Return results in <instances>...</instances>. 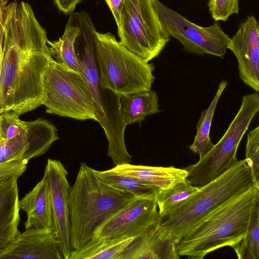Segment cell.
<instances>
[{"label":"cell","mask_w":259,"mask_h":259,"mask_svg":"<svg viewBox=\"0 0 259 259\" xmlns=\"http://www.w3.org/2000/svg\"><path fill=\"white\" fill-rule=\"evenodd\" d=\"M176 245L155 226L136 237L118 259H179Z\"/></svg>","instance_id":"16"},{"label":"cell","mask_w":259,"mask_h":259,"mask_svg":"<svg viewBox=\"0 0 259 259\" xmlns=\"http://www.w3.org/2000/svg\"><path fill=\"white\" fill-rule=\"evenodd\" d=\"M258 111V93L244 95L239 110L219 141L197 162L183 167L188 171L186 179L191 184L202 187L221 176L237 160L240 143Z\"/></svg>","instance_id":"8"},{"label":"cell","mask_w":259,"mask_h":259,"mask_svg":"<svg viewBox=\"0 0 259 259\" xmlns=\"http://www.w3.org/2000/svg\"><path fill=\"white\" fill-rule=\"evenodd\" d=\"M259 186L230 199L187 232L176 245L180 256L202 259L218 249L239 243L247 232Z\"/></svg>","instance_id":"3"},{"label":"cell","mask_w":259,"mask_h":259,"mask_svg":"<svg viewBox=\"0 0 259 259\" xmlns=\"http://www.w3.org/2000/svg\"><path fill=\"white\" fill-rule=\"evenodd\" d=\"M63 259L52 228L27 229L0 253V259Z\"/></svg>","instance_id":"15"},{"label":"cell","mask_w":259,"mask_h":259,"mask_svg":"<svg viewBox=\"0 0 259 259\" xmlns=\"http://www.w3.org/2000/svg\"><path fill=\"white\" fill-rule=\"evenodd\" d=\"M153 4L166 32L178 40L185 51L197 55L207 54L223 58L230 38L218 23L200 26L159 0H153Z\"/></svg>","instance_id":"10"},{"label":"cell","mask_w":259,"mask_h":259,"mask_svg":"<svg viewBox=\"0 0 259 259\" xmlns=\"http://www.w3.org/2000/svg\"><path fill=\"white\" fill-rule=\"evenodd\" d=\"M135 197L105 182L84 162L69 193L70 242L76 249L86 243L106 221Z\"/></svg>","instance_id":"2"},{"label":"cell","mask_w":259,"mask_h":259,"mask_svg":"<svg viewBox=\"0 0 259 259\" xmlns=\"http://www.w3.org/2000/svg\"><path fill=\"white\" fill-rule=\"evenodd\" d=\"M25 211V229L53 228V213L50 191L44 177L19 202Z\"/></svg>","instance_id":"18"},{"label":"cell","mask_w":259,"mask_h":259,"mask_svg":"<svg viewBox=\"0 0 259 259\" xmlns=\"http://www.w3.org/2000/svg\"><path fill=\"white\" fill-rule=\"evenodd\" d=\"M58 9L65 14H71L82 0H53Z\"/></svg>","instance_id":"31"},{"label":"cell","mask_w":259,"mask_h":259,"mask_svg":"<svg viewBox=\"0 0 259 259\" xmlns=\"http://www.w3.org/2000/svg\"><path fill=\"white\" fill-rule=\"evenodd\" d=\"M233 248L239 259L259 258V201L254 205L244 238Z\"/></svg>","instance_id":"26"},{"label":"cell","mask_w":259,"mask_h":259,"mask_svg":"<svg viewBox=\"0 0 259 259\" xmlns=\"http://www.w3.org/2000/svg\"><path fill=\"white\" fill-rule=\"evenodd\" d=\"M235 56L239 76L256 92H259V25L254 16L241 23L227 45Z\"/></svg>","instance_id":"14"},{"label":"cell","mask_w":259,"mask_h":259,"mask_svg":"<svg viewBox=\"0 0 259 259\" xmlns=\"http://www.w3.org/2000/svg\"><path fill=\"white\" fill-rule=\"evenodd\" d=\"M159 221L156 196L135 197L102 225L94 236L137 237Z\"/></svg>","instance_id":"12"},{"label":"cell","mask_w":259,"mask_h":259,"mask_svg":"<svg viewBox=\"0 0 259 259\" xmlns=\"http://www.w3.org/2000/svg\"><path fill=\"white\" fill-rule=\"evenodd\" d=\"M80 32V28L72 13L62 36L57 40H48L47 42L52 58L60 64L78 73H80V66L74 44Z\"/></svg>","instance_id":"22"},{"label":"cell","mask_w":259,"mask_h":259,"mask_svg":"<svg viewBox=\"0 0 259 259\" xmlns=\"http://www.w3.org/2000/svg\"><path fill=\"white\" fill-rule=\"evenodd\" d=\"M42 105L49 114L97 121L93 97L83 76L53 58L44 77Z\"/></svg>","instance_id":"7"},{"label":"cell","mask_w":259,"mask_h":259,"mask_svg":"<svg viewBox=\"0 0 259 259\" xmlns=\"http://www.w3.org/2000/svg\"><path fill=\"white\" fill-rule=\"evenodd\" d=\"M117 26L120 42L148 62L158 57L170 40L153 0H124Z\"/></svg>","instance_id":"9"},{"label":"cell","mask_w":259,"mask_h":259,"mask_svg":"<svg viewBox=\"0 0 259 259\" xmlns=\"http://www.w3.org/2000/svg\"><path fill=\"white\" fill-rule=\"evenodd\" d=\"M116 171L133 177L149 185L157 191L169 188L186 180L188 172L182 168L134 165L131 163L115 166Z\"/></svg>","instance_id":"19"},{"label":"cell","mask_w":259,"mask_h":259,"mask_svg":"<svg viewBox=\"0 0 259 259\" xmlns=\"http://www.w3.org/2000/svg\"><path fill=\"white\" fill-rule=\"evenodd\" d=\"M68 171L59 160L48 159L43 177L46 180L51 196L53 230L63 259H70L73 251L70 242L69 193L71 186Z\"/></svg>","instance_id":"11"},{"label":"cell","mask_w":259,"mask_h":259,"mask_svg":"<svg viewBox=\"0 0 259 259\" xmlns=\"http://www.w3.org/2000/svg\"><path fill=\"white\" fill-rule=\"evenodd\" d=\"M252 170L256 181L259 183V126L247 134L245 149V158Z\"/></svg>","instance_id":"28"},{"label":"cell","mask_w":259,"mask_h":259,"mask_svg":"<svg viewBox=\"0 0 259 259\" xmlns=\"http://www.w3.org/2000/svg\"><path fill=\"white\" fill-rule=\"evenodd\" d=\"M80 34L75 42L79 45L76 52L80 66V73L84 77L91 92L97 121L103 128L108 140L107 156L114 166L131 163L132 156L126 149L124 141V123L120 107L121 96L103 88L100 82L96 66L95 50L97 32L90 19L78 23Z\"/></svg>","instance_id":"5"},{"label":"cell","mask_w":259,"mask_h":259,"mask_svg":"<svg viewBox=\"0 0 259 259\" xmlns=\"http://www.w3.org/2000/svg\"><path fill=\"white\" fill-rule=\"evenodd\" d=\"M95 57L102 87L121 97L151 90L153 63L127 50L109 32H96Z\"/></svg>","instance_id":"6"},{"label":"cell","mask_w":259,"mask_h":259,"mask_svg":"<svg viewBox=\"0 0 259 259\" xmlns=\"http://www.w3.org/2000/svg\"><path fill=\"white\" fill-rule=\"evenodd\" d=\"M258 186L245 159L237 160L221 176L160 219L157 228L177 244L212 211L234 197Z\"/></svg>","instance_id":"4"},{"label":"cell","mask_w":259,"mask_h":259,"mask_svg":"<svg viewBox=\"0 0 259 259\" xmlns=\"http://www.w3.org/2000/svg\"><path fill=\"white\" fill-rule=\"evenodd\" d=\"M55 126L46 119L30 121L28 130L18 136L0 142V163L21 159L27 162L44 155L59 138Z\"/></svg>","instance_id":"13"},{"label":"cell","mask_w":259,"mask_h":259,"mask_svg":"<svg viewBox=\"0 0 259 259\" xmlns=\"http://www.w3.org/2000/svg\"><path fill=\"white\" fill-rule=\"evenodd\" d=\"M97 175L107 183L132 194L135 197L156 196L155 189L133 177L116 171L95 169Z\"/></svg>","instance_id":"25"},{"label":"cell","mask_w":259,"mask_h":259,"mask_svg":"<svg viewBox=\"0 0 259 259\" xmlns=\"http://www.w3.org/2000/svg\"><path fill=\"white\" fill-rule=\"evenodd\" d=\"M30 121H22L19 115L13 111H6L0 114V132L3 140L13 138L26 132Z\"/></svg>","instance_id":"27"},{"label":"cell","mask_w":259,"mask_h":259,"mask_svg":"<svg viewBox=\"0 0 259 259\" xmlns=\"http://www.w3.org/2000/svg\"><path fill=\"white\" fill-rule=\"evenodd\" d=\"M28 162L21 160H11L0 163V177H19L25 171Z\"/></svg>","instance_id":"30"},{"label":"cell","mask_w":259,"mask_h":259,"mask_svg":"<svg viewBox=\"0 0 259 259\" xmlns=\"http://www.w3.org/2000/svg\"><path fill=\"white\" fill-rule=\"evenodd\" d=\"M3 43V27L2 22V8H0V68L2 60Z\"/></svg>","instance_id":"33"},{"label":"cell","mask_w":259,"mask_h":259,"mask_svg":"<svg viewBox=\"0 0 259 259\" xmlns=\"http://www.w3.org/2000/svg\"><path fill=\"white\" fill-rule=\"evenodd\" d=\"M18 177L10 178L0 187V253L21 233Z\"/></svg>","instance_id":"17"},{"label":"cell","mask_w":259,"mask_h":259,"mask_svg":"<svg viewBox=\"0 0 259 259\" xmlns=\"http://www.w3.org/2000/svg\"><path fill=\"white\" fill-rule=\"evenodd\" d=\"M227 84L225 80L221 81L213 99L208 108L201 112L196 124V134L189 148L191 151L198 154L199 158L207 154L214 145L209 137L211 122L219 100Z\"/></svg>","instance_id":"23"},{"label":"cell","mask_w":259,"mask_h":259,"mask_svg":"<svg viewBox=\"0 0 259 259\" xmlns=\"http://www.w3.org/2000/svg\"><path fill=\"white\" fill-rule=\"evenodd\" d=\"M136 237H93L72 252L70 259H118Z\"/></svg>","instance_id":"20"},{"label":"cell","mask_w":259,"mask_h":259,"mask_svg":"<svg viewBox=\"0 0 259 259\" xmlns=\"http://www.w3.org/2000/svg\"><path fill=\"white\" fill-rule=\"evenodd\" d=\"M3 27L0 68V114L19 115L42 105L43 80L51 56L47 32L27 3L2 8Z\"/></svg>","instance_id":"1"},{"label":"cell","mask_w":259,"mask_h":259,"mask_svg":"<svg viewBox=\"0 0 259 259\" xmlns=\"http://www.w3.org/2000/svg\"><path fill=\"white\" fill-rule=\"evenodd\" d=\"M239 0H209L208 8L215 21H226L233 14L239 12Z\"/></svg>","instance_id":"29"},{"label":"cell","mask_w":259,"mask_h":259,"mask_svg":"<svg viewBox=\"0 0 259 259\" xmlns=\"http://www.w3.org/2000/svg\"><path fill=\"white\" fill-rule=\"evenodd\" d=\"M199 189L186 179L169 188L158 191L156 195V200L160 219L169 214Z\"/></svg>","instance_id":"24"},{"label":"cell","mask_w":259,"mask_h":259,"mask_svg":"<svg viewBox=\"0 0 259 259\" xmlns=\"http://www.w3.org/2000/svg\"><path fill=\"white\" fill-rule=\"evenodd\" d=\"M3 140H4L2 137V136H1V132H0V142L1 141H2Z\"/></svg>","instance_id":"35"},{"label":"cell","mask_w":259,"mask_h":259,"mask_svg":"<svg viewBox=\"0 0 259 259\" xmlns=\"http://www.w3.org/2000/svg\"><path fill=\"white\" fill-rule=\"evenodd\" d=\"M9 0H0V8H2L5 7L8 3Z\"/></svg>","instance_id":"34"},{"label":"cell","mask_w":259,"mask_h":259,"mask_svg":"<svg viewBox=\"0 0 259 259\" xmlns=\"http://www.w3.org/2000/svg\"><path fill=\"white\" fill-rule=\"evenodd\" d=\"M157 93L153 90L123 96L121 110L126 125L141 123L149 115L160 112Z\"/></svg>","instance_id":"21"},{"label":"cell","mask_w":259,"mask_h":259,"mask_svg":"<svg viewBox=\"0 0 259 259\" xmlns=\"http://www.w3.org/2000/svg\"><path fill=\"white\" fill-rule=\"evenodd\" d=\"M108 6L115 22L117 25L119 21L121 8L124 0H105Z\"/></svg>","instance_id":"32"}]
</instances>
